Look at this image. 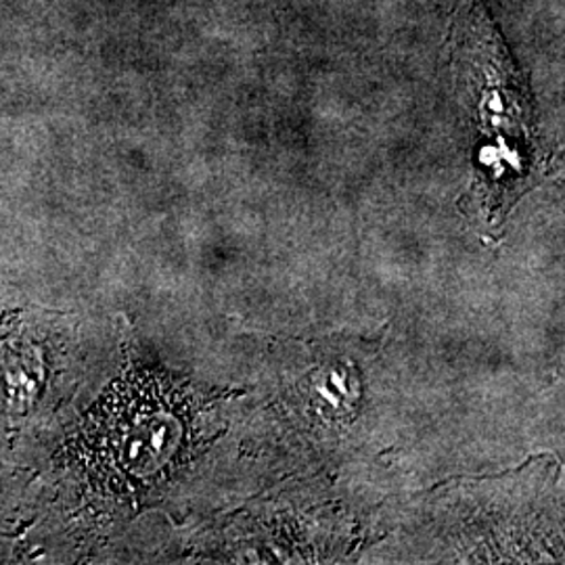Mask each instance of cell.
Returning a JSON list of instances; mask_svg holds the SVG:
<instances>
[{"mask_svg":"<svg viewBox=\"0 0 565 565\" xmlns=\"http://www.w3.org/2000/svg\"><path fill=\"white\" fill-rule=\"evenodd\" d=\"M191 396L170 380L126 375L82 425L78 459L93 480L141 494L186 461L193 443Z\"/></svg>","mask_w":565,"mask_h":565,"instance_id":"cell-1","label":"cell"},{"mask_svg":"<svg viewBox=\"0 0 565 565\" xmlns=\"http://www.w3.org/2000/svg\"><path fill=\"white\" fill-rule=\"evenodd\" d=\"M2 375L9 387V396L15 401H32L36 387L44 382V363L41 350L34 343L21 345H4L2 354Z\"/></svg>","mask_w":565,"mask_h":565,"instance_id":"cell-2","label":"cell"}]
</instances>
